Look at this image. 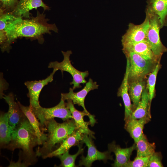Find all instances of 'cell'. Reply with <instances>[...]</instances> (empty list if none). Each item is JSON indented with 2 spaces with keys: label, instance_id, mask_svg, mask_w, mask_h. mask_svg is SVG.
I'll return each mask as SVG.
<instances>
[{
  "label": "cell",
  "instance_id": "cell-1",
  "mask_svg": "<svg viewBox=\"0 0 167 167\" xmlns=\"http://www.w3.org/2000/svg\"><path fill=\"white\" fill-rule=\"evenodd\" d=\"M45 17L43 13H40L38 11L36 17L31 16L29 19L16 17L11 12L2 15L0 18V30L5 33L7 41L1 51L9 53L11 44L19 38L37 40L39 43L42 44L44 41L43 35L50 34L51 31L58 33L55 24L48 23L49 19Z\"/></svg>",
  "mask_w": 167,
  "mask_h": 167
},
{
  "label": "cell",
  "instance_id": "cell-2",
  "mask_svg": "<svg viewBox=\"0 0 167 167\" xmlns=\"http://www.w3.org/2000/svg\"><path fill=\"white\" fill-rule=\"evenodd\" d=\"M39 145L37 136L25 116L23 118L13 130L11 140L5 148L13 151L17 148L21 149L19 157L28 167L33 165L37 161L34 147Z\"/></svg>",
  "mask_w": 167,
  "mask_h": 167
},
{
  "label": "cell",
  "instance_id": "cell-3",
  "mask_svg": "<svg viewBox=\"0 0 167 167\" xmlns=\"http://www.w3.org/2000/svg\"><path fill=\"white\" fill-rule=\"evenodd\" d=\"M77 129L73 118L68 119L62 123L57 122L54 118L46 122L41 128L43 132H47L45 134L46 140L41 147L39 146L37 148L36 152L37 156L46 159L57 146L60 145Z\"/></svg>",
  "mask_w": 167,
  "mask_h": 167
},
{
  "label": "cell",
  "instance_id": "cell-4",
  "mask_svg": "<svg viewBox=\"0 0 167 167\" xmlns=\"http://www.w3.org/2000/svg\"><path fill=\"white\" fill-rule=\"evenodd\" d=\"M124 54L129 64L128 82L147 79L158 62L147 60L133 52Z\"/></svg>",
  "mask_w": 167,
  "mask_h": 167
},
{
  "label": "cell",
  "instance_id": "cell-5",
  "mask_svg": "<svg viewBox=\"0 0 167 167\" xmlns=\"http://www.w3.org/2000/svg\"><path fill=\"white\" fill-rule=\"evenodd\" d=\"M62 53L63 56V61L61 62L57 61L51 62L49 63L48 67L60 70L62 74L64 71L68 72L73 78V80L70 83V84L73 85L72 88L74 90L81 87L80 84H84L87 82L85 78L89 75L88 71H80L72 65L70 58L71 55L72 54L71 50H68L66 52L62 51Z\"/></svg>",
  "mask_w": 167,
  "mask_h": 167
},
{
  "label": "cell",
  "instance_id": "cell-6",
  "mask_svg": "<svg viewBox=\"0 0 167 167\" xmlns=\"http://www.w3.org/2000/svg\"><path fill=\"white\" fill-rule=\"evenodd\" d=\"M65 101L61 98L60 102L57 105L51 108H45L40 106L36 108H32L39 121L41 129L46 122L55 118H60L64 121L73 118Z\"/></svg>",
  "mask_w": 167,
  "mask_h": 167
},
{
  "label": "cell",
  "instance_id": "cell-7",
  "mask_svg": "<svg viewBox=\"0 0 167 167\" xmlns=\"http://www.w3.org/2000/svg\"><path fill=\"white\" fill-rule=\"evenodd\" d=\"M149 19V26L146 40L150 45L154 55L161 59L163 54L167 52V48L162 43L160 36L161 27L158 17L156 15L145 13Z\"/></svg>",
  "mask_w": 167,
  "mask_h": 167
},
{
  "label": "cell",
  "instance_id": "cell-8",
  "mask_svg": "<svg viewBox=\"0 0 167 167\" xmlns=\"http://www.w3.org/2000/svg\"><path fill=\"white\" fill-rule=\"evenodd\" d=\"M93 138L87 134H84L81 143H85L88 147L87 155L86 157L82 156L79 162V166L86 167H91L95 161H102L106 163L108 160H113L110 152L109 150L101 152L98 151L92 140Z\"/></svg>",
  "mask_w": 167,
  "mask_h": 167
},
{
  "label": "cell",
  "instance_id": "cell-9",
  "mask_svg": "<svg viewBox=\"0 0 167 167\" xmlns=\"http://www.w3.org/2000/svg\"><path fill=\"white\" fill-rule=\"evenodd\" d=\"M67 101L66 105L71 111L77 128L83 134H87L93 138H95L93 135L94 133L88 127L89 125L93 126L96 123L95 116L89 115L84 110L81 111L77 110L71 100L68 99Z\"/></svg>",
  "mask_w": 167,
  "mask_h": 167
},
{
  "label": "cell",
  "instance_id": "cell-10",
  "mask_svg": "<svg viewBox=\"0 0 167 167\" xmlns=\"http://www.w3.org/2000/svg\"><path fill=\"white\" fill-rule=\"evenodd\" d=\"M149 26V19L146 14L144 21L141 24L136 25L129 23L128 29L122 36V44L137 43L146 40Z\"/></svg>",
  "mask_w": 167,
  "mask_h": 167
},
{
  "label": "cell",
  "instance_id": "cell-11",
  "mask_svg": "<svg viewBox=\"0 0 167 167\" xmlns=\"http://www.w3.org/2000/svg\"><path fill=\"white\" fill-rule=\"evenodd\" d=\"M57 69H54L53 71L46 78L39 80L27 81L25 85L28 90L27 96L29 98L30 105L32 108L35 109L40 107L39 97L42 88L45 86L53 80L54 75Z\"/></svg>",
  "mask_w": 167,
  "mask_h": 167
},
{
  "label": "cell",
  "instance_id": "cell-12",
  "mask_svg": "<svg viewBox=\"0 0 167 167\" xmlns=\"http://www.w3.org/2000/svg\"><path fill=\"white\" fill-rule=\"evenodd\" d=\"M98 87L99 85L97 84L96 82H93L92 79L90 78L81 90L75 92L73 91L74 90L72 88H70L68 93L61 94V98L64 101L71 100L74 105L77 104L81 106L87 113L90 115H92L86 109L84 105V101L89 92L92 90L98 89Z\"/></svg>",
  "mask_w": 167,
  "mask_h": 167
},
{
  "label": "cell",
  "instance_id": "cell-13",
  "mask_svg": "<svg viewBox=\"0 0 167 167\" xmlns=\"http://www.w3.org/2000/svg\"><path fill=\"white\" fill-rule=\"evenodd\" d=\"M39 7H42L44 11L50 9L42 0H19L15 9L11 12L16 17L29 19L31 16L30 11Z\"/></svg>",
  "mask_w": 167,
  "mask_h": 167
},
{
  "label": "cell",
  "instance_id": "cell-14",
  "mask_svg": "<svg viewBox=\"0 0 167 167\" xmlns=\"http://www.w3.org/2000/svg\"><path fill=\"white\" fill-rule=\"evenodd\" d=\"M124 53L132 52L138 54L144 58L158 62L161 60L154 55L146 40L139 42L122 44Z\"/></svg>",
  "mask_w": 167,
  "mask_h": 167
},
{
  "label": "cell",
  "instance_id": "cell-15",
  "mask_svg": "<svg viewBox=\"0 0 167 167\" xmlns=\"http://www.w3.org/2000/svg\"><path fill=\"white\" fill-rule=\"evenodd\" d=\"M108 150L113 152L115 156L114 163L112 164L114 167H125L130 161V158L133 151L136 149V144L134 143L130 147L122 148L117 145L114 141L108 145Z\"/></svg>",
  "mask_w": 167,
  "mask_h": 167
},
{
  "label": "cell",
  "instance_id": "cell-16",
  "mask_svg": "<svg viewBox=\"0 0 167 167\" xmlns=\"http://www.w3.org/2000/svg\"><path fill=\"white\" fill-rule=\"evenodd\" d=\"M126 71L123 80L117 92L118 96L122 97L125 106V116L124 120L125 122L129 120L133 112V106L129 94L128 89V74L129 64L126 60Z\"/></svg>",
  "mask_w": 167,
  "mask_h": 167
},
{
  "label": "cell",
  "instance_id": "cell-17",
  "mask_svg": "<svg viewBox=\"0 0 167 167\" xmlns=\"http://www.w3.org/2000/svg\"><path fill=\"white\" fill-rule=\"evenodd\" d=\"M3 98L8 105L7 113L9 122L14 129L22 119L26 116L21 109L17 102L15 101L14 96L12 93L4 95Z\"/></svg>",
  "mask_w": 167,
  "mask_h": 167
},
{
  "label": "cell",
  "instance_id": "cell-18",
  "mask_svg": "<svg viewBox=\"0 0 167 167\" xmlns=\"http://www.w3.org/2000/svg\"><path fill=\"white\" fill-rule=\"evenodd\" d=\"M147 2L145 13L156 15L162 28L167 26V0H148Z\"/></svg>",
  "mask_w": 167,
  "mask_h": 167
},
{
  "label": "cell",
  "instance_id": "cell-19",
  "mask_svg": "<svg viewBox=\"0 0 167 167\" xmlns=\"http://www.w3.org/2000/svg\"><path fill=\"white\" fill-rule=\"evenodd\" d=\"M84 134L78 129L69 135L60 145L58 148L49 153L46 156L51 158L62 154L68 151L71 147L78 145L82 139Z\"/></svg>",
  "mask_w": 167,
  "mask_h": 167
},
{
  "label": "cell",
  "instance_id": "cell-20",
  "mask_svg": "<svg viewBox=\"0 0 167 167\" xmlns=\"http://www.w3.org/2000/svg\"><path fill=\"white\" fill-rule=\"evenodd\" d=\"M151 118L147 117L139 119H131L125 122V129L134 139L135 143L143 138L144 126L151 121Z\"/></svg>",
  "mask_w": 167,
  "mask_h": 167
},
{
  "label": "cell",
  "instance_id": "cell-21",
  "mask_svg": "<svg viewBox=\"0 0 167 167\" xmlns=\"http://www.w3.org/2000/svg\"><path fill=\"white\" fill-rule=\"evenodd\" d=\"M147 79L128 82V92L132 102L133 111L141 100L142 92L147 86Z\"/></svg>",
  "mask_w": 167,
  "mask_h": 167
},
{
  "label": "cell",
  "instance_id": "cell-22",
  "mask_svg": "<svg viewBox=\"0 0 167 167\" xmlns=\"http://www.w3.org/2000/svg\"><path fill=\"white\" fill-rule=\"evenodd\" d=\"M147 117L151 118L148 91L146 86L142 92L141 100L136 109L132 112L130 119Z\"/></svg>",
  "mask_w": 167,
  "mask_h": 167
},
{
  "label": "cell",
  "instance_id": "cell-23",
  "mask_svg": "<svg viewBox=\"0 0 167 167\" xmlns=\"http://www.w3.org/2000/svg\"><path fill=\"white\" fill-rule=\"evenodd\" d=\"M17 102L23 112L28 119L37 136L39 145H42L45 141L46 135L41 131L40 123L33 112L31 107L23 105L17 100Z\"/></svg>",
  "mask_w": 167,
  "mask_h": 167
},
{
  "label": "cell",
  "instance_id": "cell-24",
  "mask_svg": "<svg viewBox=\"0 0 167 167\" xmlns=\"http://www.w3.org/2000/svg\"><path fill=\"white\" fill-rule=\"evenodd\" d=\"M13 129L9 123L7 112H1L0 116V144L5 148L10 143Z\"/></svg>",
  "mask_w": 167,
  "mask_h": 167
},
{
  "label": "cell",
  "instance_id": "cell-25",
  "mask_svg": "<svg viewBox=\"0 0 167 167\" xmlns=\"http://www.w3.org/2000/svg\"><path fill=\"white\" fill-rule=\"evenodd\" d=\"M135 143L137 156H150L155 152L156 145L155 143H149L144 134L143 138Z\"/></svg>",
  "mask_w": 167,
  "mask_h": 167
},
{
  "label": "cell",
  "instance_id": "cell-26",
  "mask_svg": "<svg viewBox=\"0 0 167 167\" xmlns=\"http://www.w3.org/2000/svg\"><path fill=\"white\" fill-rule=\"evenodd\" d=\"M161 67V65L160 61L157 63L155 69L149 75L147 78V87L148 91L150 108L152 100L156 96L155 87L157 75Z\"/></svg>",
  "mask_w": 167,
  "mask_h": 167
},
{
  "label": "cell",
  "instance_id": "cell-27",
  "mask_svg": "<svg viewBox=\"0 0 167 167\" xmlns=\"http://www.w3.org/2000/svg\"><path fill=\"white\" fill-rule=\"evenodd\" d=\"M83 144L80 143L78 145L79 148L77 152L75 154L71 155L69 153V151L65 153L58 156V157L60 159L61 163L58 167H77L75 163V160L80 154L83 153L84 148H82Z\"/></svg>",
  "mask_w": 167,
  "mask_h": 167
},
{
  "label": "cell",
  "instance_id": "cell-28",
  "mask_svg": "<svg viewBox=\"0 0 167 167\" xmlns=\"http://www.w3.org/2000/svg\"><path fill=\"white\" fill-rule=\"evenodd\" d=\"M149 157L137 156L133 161H130L125 167H147Z\"/></svg>",
  "mask_w": 167,
  "mask_h": 167
},
{
  "label": "cell",
  "instance_id": "cell-29",
  "mask_svg": "<svg viewBox=\"0 0 167 167\" xmlns=\"http://www.w3.org/2000/svg\"><path fill=\"white\" fill-rule=\"evenodd\" d=\"M162 155L161 152H155L150 156L147 167H163L162 163Z\"/></svg>",
  "mask_w": 167,
  "mask_h": 167
},
{
  "label": "cell",
  "instance_id": "cell-30",
  "mask_svg": "<svg viewBox=\"0 0 167 167\" xmlns=\"http://www.w3.org/2000/svg\"><path fill=\"white\" fill-rule=\"evenodd\" d=\"M19 0H0V9L6 12H12L17 6Z\"/></svg>",
  "mask_w": 167,
  "mask_h": 167
}]
</instances>
